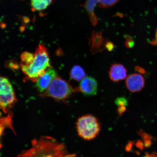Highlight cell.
Here are the masks:
<instances>
[{"label":"cell","mask_w":157,"mask_h":157,"mask_svg":"<svg viewBox=\"0 0 157 157\" xmlns=\"http://www.w3.org/2000/svg\"><path fill=\"white\" fill-rule=\"evenodd\" d=\"M132 142L129 143L126 147V150L128 152L131 151L132 147Z\"/></svg>","instance_id":"obj_22"},{"label":"cell","mask_w":157,"mask_h":157,"mask_svg":"<svg viewBox=\"0 0 157 157\" xmlns=\"http://www.w3.org/2000/svg\"><path fill=\"white\" fill-rule=\"evenodd\" d=\"M125 46L128 48H131L134 46V42L132 38L128 35H125Z\"/></svg>","instance_id":"obj_18"},{"label":"cell","mask_w":157,"mask_h":157,"mask_svg":"<svg viewBox=\"0 0 157 157\" xmlns=\"http://www.w3.org/2000/svg\"><path fill=\"white\" fill-rule=\"evenodd\" d=\"M135 146L138 148L141 151H143L144 150V143L142 142V141L141 140H138L137 141Z\"/></svg>","instance_id":"obj_19"},{"label":"cell","mask_w":157,"mask_h":157,"mask_svg":"<svg viewBox=\"0 0 157 157\" xmlns=\"http://www.w3.org/2000/svg\"><path fill=\"white\" fill-rule=\"evenodd\" d=\"M85 76L86 73L83 69L79 65L74 66L71 70L70 78L76 81L82 80Z\"/></svg>","instance_id":"obj_12"},{"label":"cell","mask_w":157,"mask_h":157,"mask_svg":"<svg viewBox=\"0 0 157 157\" xmlns=\"http://www.w3.org/2000/svg\"><path fill=\"white\" fill-rule=\"evenodd\" d=\"M17 157H73L65 146L52 137L44 136L33 140L29 148Z\"/></svg>","instance_id":"obj_1"},{"label":"cell","mask_w":157,"mask_h":157,"mask_svg":"<svg viewBox=\"0 0 157 157\" xmlns=\"http://www.w3.org/2000/svg\"><path fill=\"white\" fill-rule=\"evenodd\" d=\"M105 41L101 33L93 32L89 41L91 53L94 54L102 52L105 47Z\"/></svg>","instance_id":"obj_9"},{"label":"cell","mask_w":157,"mask_h":157,"mask_svg":"<svg viewBox=\"0 0 157 157\" xmlns=\"http://www.w3.org/2000/svg\"><path fill=\"white\" fill-rule=\"evenodd\" d=\"M53 0H31L32 9L35 11L44 10L47 8Z\"/></svg>","instance_id":"obj_13"},{"label":"cell","mask_w":157,"mask_h":157,"mask_svg":"<svg viewBox=\"0 0 157 157\" xmlns=\"http://www.w3.org/2000/svg\"><path fill=\"white\" fill-rule=\"evenodd\" d=\"M99 0H86L84 5V8L90 17V21L94 25H97L98 23L95 13V9L96 5L99 3Z\"/></svg>","instance_id":"obj_11"},{"label":"cell","mask_w":157,"mask_h":157,"mask_svg":"<svg viewBox=\"0 0 157 157\" xmlns=\"http://www.w3.org/2000/svg\"><path fill=\"white\" fill-rule=\"evenodd\" d=\"M105 47L109 52H111V51L113 50L114 48V46L113 43L109 41V42L105 43Z\"/></svg>","instance_id":"obj_20"},{"label":"cell","mask_w":157,"mask_h":157,"mask_svg":"<svg viewBox=\"0 0 157 157\" xmlns=\"http://www.w3.org/2000/svg\"><path fill=\"white\" fill-rule=\"evenodd\" d=\"M150 155V157H157V152H153Z\"/></svg>","instance_id":"obj_24"},{"label":"cell","mask_w":157,"mask_h":157,"mask_svg":"<svg viewBox=\"0 0 157 157\" xmlns=\"http://www.w3.org/2000/svg\"><path fill=\"white\" fill-rule=\"evenodd\" d=\"M119 0H99V6L102 8L111 6L117 2Z\"/></svg>","instance_id":"obj_15"},{"label":"cell","mask_w":157,"mask_h":157,"mask_svg":"<svg viewBox=\"0 0 157 157\" xmlns=\"http://www.w3.org/2000/svg\"><path fill=\"white\" fill-rule=\"evenodd\" d=\"M75 91L72 86L62 78L57 76L41 97L52 98L57 101H64Z\"/></svg>","instance_id":"obj_4"},{"label":"cell","mask_w":157,"mask_h":157,"mask_svg":"<svg viewBox=\"0 0 157 157\" xmlns=\"http://www.w3.org/2000/svg\"><path fill=\"white\" fill-rule=\"evenodd\" d=\"M23 72L31 81L36 82L48 68L52 67L48 50L42 44H39L32 61L28 64H21Z\"/></svg>","instance_id":"obj_2"},{"label":"cell","mask_w":157,"mask_h":157,"mask_svg":"<svg viewBox=\"0 0 157 157\" xmlns=\"http://www.w3.org/2000/svg\"><path fill=\"white\" fill-rule=\"evenodd\" d=\"M17 101L12 86L8 78L0 75V109L7 113Z\"/></svg>","instance_id":"obj_5"},{"label":"cell","mask_w":157,"mask_h":157,"mask_svg":"<svg viewBox=\"0 0 157 157\" xmlns=\"http://www.w3.org/2000/svg\"><path fill=\"white\" fill-rule=\"evenodd\" d=\"M143 143H144V148H150L151 146L152 142L151 140L146 139V140H144Z\"/></svg>","instance_id":"obj_21"},{"label":"cell","mask_w":157,"mask_h":157,"mask_svg":"<svg viewBox=\"0 0 157 157\" xmlns=\"http://www.w3.org/2000/svg\"><path fill=\"white\" fill-rule=\"evenodd\" d=\"M57 76L56 71L52 67L47 69L45 73L39 77L36 82V86L41 94L44 93L48 89L54 78Z\"/></svg>","instance_id":"obj_6"},{"label":"cell","mask_w":157,"mask_h":157,"mask_svg":"<svg viewBox=\"0 0 157 157\" xmlns=\"http://www.w3.org/2000/svg\"><path fill=\"white\" fill-rule=\"evenodd\" d=\"M125 84L127 89L132 93L140 91L144 87L145 80L141 74H132L126 78Z\"/></svg>","instance_id":"obj_8"},{"label":"cell","mask_w":157,"mask_h":157,"mask_svg":"<svg viewBox=\"0 0 157 157\" xmlns=\"http://www.w3.org/2000/svg\"><path fill=\"white\" fill-rule=\"evenodd\" d=\"M109 75L112 81L117 82L126 78L127 70L123 65L115 64L110 68Z\"/></svg>","instance_id":"obj_10"},{"label":"cell","mask_w":157,"mask_h":157,"mask_svg":"<svg viewBox=\"0 0 157 157\" xmlns=\"http://www.w3.org/2000/svg\"><path fill=\"white\" fill-rule=\"evenodd\" d=\"M137 133L139 136L142 137L143 140H146V139L151 140L153 138V137L152 135L144 132V131L142 130V129H141L139 131H137Z\"/></svg>","instance_id":"obj_17"},{"label":"cell","mask_w":157,"mask_h":157,"mask_svg":"<svg viewBox=\"0 0 157 157\" xmlns=\"http://www.w3.org/2000/svg\"><path fill=\"white\" fill-rule=\"evenodd\" d=\"M151 44L153 45H155V46H157V29L155 34V38L154 40L151 42Z\"/></svg>","instance_id":"obj_23"},{"label":"cell","mask_w":157,"mask_h":157,"mask_svg":"<svg viewBox=\"0 0 157 157\" xmlns=\"http://www.w3.org/2000/svg\"><path fill=\"white\" fill-rule=\"evenodd\" d=\"M101 125L97 117L91 114L82 116L76 123L78 134L84 140H94L99 134Z\"/></svg>","instance_id":"obj_3"},{"label":"cell","mask_w":157,"mask_h":157,"mask_svg":"<svg viewBox=\"0 0 157 157\" xmlns=\"http://www.w3.org/2000/svg\"><path fill=\"white\" fill-rule=\"evenodd\" d=\"M145 156L147 157H150V155L148 153L146 152L145 153Z\"/></svg>","instance_id":"obj_25"},{"label":"cell","mask_w":157,"mask_h":157,"mask_svg":"<svg viewBox=\"0 0 157 157\" xmlns=\"http://www.w3.org/2000/svg\"><path fill=\"white\" fill-rule=\"evenodd\" d=\"M143 157H146V156H143Z\"/></svg>","instance_id":"obj_26"},{"label":"cell","mask_w":157,"mask_h":157,"mask_svg":"<svg viewBox=\"0 0 157 157\" xmlns=\"http://www.w3.org/2000/svg\"><path fill=\"white\" fill-rule=\"evenodd\" d=\"M98 90V84L97 80L91 76L84 77L80 82L78 87V90L85 96L96 95Z\"/></svg>","instance_id":"obj_7"},{"label":"cell","mask_w":157,"mask_h":157,"mask_svg":"<svg viewBox=\"0 0 157 157\" xmlns=\"http://www.w3.org/2000/svg\"><path fill=\"white\" fill-rule=\"evenodd\" d=\"M116 105H118L120 107L125 106L128 105V101L126 98L123 97L117 98L115 101Z\"/></svg>","instance_id":"obj_16"},{"label":"cell","mask_w":157,"mask_h":157,"mask_svg":"<svg viewBox=\"0 0 157 157\" xmlns=\"http://www.w3.org/2000/svg\"><path fill=\"white\" fill-rule=\"evenodd\" d=\"M12 118V113L10 112L9 114L6 117L0 119V137L3 134V131L5 128H10L13 130Z\"/></svg>","instance_id":"obj_14"}]
</instances>
